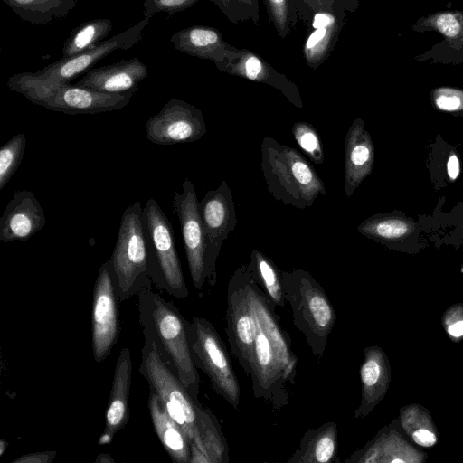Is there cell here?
<instances>
[{
    "mask_svg": "<svg viewBox=\"0 0 463 463\" xmlns=\"http://www.w3.org/2000/svg\"><path fill=\"white\" fill-rule=\"evenodd\" d=\"M137 296L145 339L155 344L161 359L190 394L198 399L200 377L190 349L188 320L176 306L153 291L152 284Z\"/></svg>",
    "mask_w": 463,
    "mask_h": 463,
    "instance_id": "6da1fadb",
    "label": "cell"
},
{
    "mask_svg": "<svg viewBox=\"0 0 463 463\" xmlns=\"http://www.w3.org/2000/svg\"><path fill=\"white\" fill-rule=\"evenodd\" d=\"M261 171L270 195L300 210L311 207L326 187L310 163L295 148L265 137L260 146Z\"/></svg>",
    "mask_w": 463,
    "mask_h": 463,
    "instance_id": "7a4b0ae2",
    "label": "cell"
},
{
    "mask_svg": "<svg viewBox=\"0 0 463 463\" xmlns=\"http://www.w3.org/2000/svg\"><path fill=\"white\" fill-rule=\"evenodd\" d=\"M150 17H145L127 30L104 40L97 47L85 52L61 58L34 72H20L7 80V86L14 91L24 95L33 102L39 97L62 84L70 83L109 53L129 50L142 40V31L147 25Z\"/></svg>",
    "mask_w": 463,
    "mask_h": 463,
    "instance_id": "3957f363",
    "label": "cell"
},
{
    "mask_svg": "<svg viewBox=\"0 0 463 463\" xmlns=\"http://www.w3.org/2000/svg\"><path fill=\"white\" fill-rule=\"evenodd\" d=\"M280 274L293 323L305 336L313 355L321 359L336 321L335 310L322 286L307 270L280 269Z\"/></svg>",
    "mask_w": 463,
    "mask_h": 463,
    "instance_id": "277c9868",
    "label": "cell"
},
{
    "mask_svg": "<svg viewBox=\"0 0 463 463\" xmlns=\"http://www.w3.org/2000/svg\"><path fill=\"white\" fill-rule=\"evenodd\" d=\"M142 224L146 245L147 274L152 283L175 298L188 297L173 227L153 198H149L143 207Z\"/></svg>",
    "mask_w": 463,
    "mask_h": 463,
    "instance_id": "5b68a950",
    "label": "cell"
},
{
    "mask_svg": "<svg viewBox=\"0 0 463 463\" xmlns=\"http://www.w3.org/2000/svg\"><path fill=\"white\" fill-rule=\"evenodd\" d=\"M139 201L122 213L114 250L109 258L119 302L151 285Z\"/></svg>",
    "mask_w": 463,
    "mask_h": 463,
    "instance_id": "8992f818",
    "label": "cell"
},
{
    "mask_svg": "<svg viewBox=\"0 0 463 463\" xmlns=\"http://www.w3.org/2000/svg\"><path fill=\"white\" fill-rule=\"evenodd\" d=\"M139 373L146 380L149 389L158 396L165 411L184 430L191 446L207 408L190 394L161 359L155 344L147 339L141 349Z\"/></svg>",
    "mask_w": 463,
    "mask_h": 463,
    "instance_id": "52a82bcc",
    "label": "cell"
},
{
    "mask_svg": "<svg viewBox=\"0 0 463 463\" xmlns=\"http://www.w3.org/2000/svg\"><path fill=\"white\" fill-rule=\"evenodd\" d=\"M188 337L194 364L210 379L214 391L238 409L241 389L226 346L213 324L203 317L188 321Z\"/></svg>",
    "mask_w": 463,
    "mask_h": 463,
    "instance_id": "ba28073f",
    "label": "cell"
},
{
    "mask_svg": "<svg viewBox=\"0 0 463 463\" xmlns=\"http://www.w3.org/2000/svg\"><path fill=\"white\" fill-rule=\"evenodd\" d=\"M246 266H239L228 281L226 335L232 354L245 373L250 375L257 322L245 288Z\"/></svg>",
    "mask_w": 463,
    "mask_h": 463,
    "instance_id": "9c48e42d",
    "label": "cell"
},
{
    "mask_svg": "<svg viewBox=\"0 0 463 463\" xmlns=\"http://www.w3.org/2000/svg\"><path fill=\"white\" fill-rule=\"evenodd\" d=\"M119 303L109 259L101 264L93 288L91 345L94 360L99 364L110 354L118 341Z\"/></svg>",
    "mask_w": 463,
    "mask_h": 463,
    "instance_id": "30bf717a",
    "label": "cell"
},
{
    "mask_svg": "<svg viewBox=\"0 0 463 463\" xmlns=\"http://www.w3.org/2000/svg\"><path fill=\"white\" fill-rule=\"evenodd\" d=\"M198 204L194 184L185 179L182 192L174 193L173 208L179 220L192 282L196 289L201 290L205 283H209V270L207 245Z\"/></svg>",
    "mask_w": 463,
    "mask_h": 463,
    "instance_id": "8fae6325",
    "label": "cell"
},
{
    "mask_svg": "<svg viewBox=\"0 0 463 463\" xmlns=\"http://www.w3.org/2000/svg\"><path fill=\"white\" fill-rule=\"evenodd\" d=\"M207 245L209 283L213 288L217 280L216 260L223 241L235 230L237 215L232 189L222 180L215 190L208 191L198 204Z\"/></svg>",
    "mask_w": 463,
    "mask_h": 463,
    "instance_id": "7c38bea8",
    "label": "cell"
},
{
    "mask_svg": "<svg viewBox=\"0 0 463 463\" xmlns=\"http://www.w3.org/2000/svg\"><path fill=\"white\" fill-rule=\"evenodd\" d=\"M206 131L202 111L177 98L169 99L146 123L147 139L162 146L194 142L202 138Z\"/></svg>",
    "mask_w": 463,
    "mask_h": 463,
    "instance_id": "4fadbf2b",
    "label": "cell"
},
{
    "mask_svg": "<svg viewBox=\"0 0 463 463\" xmlns=\"http://www.w3.org/2000/svg\"><path fill=\"white\" fill-rule=\"evenodd\" d=\"M413 32H436L443 40L415 57L419 61L442 65H463V10H439L418 18Z\"/></svg>",
    "mask_w": 463,
    "mask_h": 463,
    "instance_id": "5bb4252c",
    "label": "cell"
},
{
    "mask_svg": "<svg viewBox=\"0 0 463 463\" xmlns=\"http://www.w3.org/2000/svg\"><path fill=\"white\" fill-rule=\"evenodd\" d=\"M250 376L255 398L265 400L275 409L288 404L289 383L273 345L258 322Z\"/></svg>",
    "mask_w": 463,
    "mask_h": 463,
    "instance_id": "9a60e30c",
    "label": "cell"
},
{
    "mask_svg": "<svg viewBox=\"0 0 463 463\" xmlns=\"http://www.w3.org/2000/svg\"><path fill=\"white\" fill-rule=\"evenodd\" d=\"M134 94L135 92L107 93L67 83L50 90L33 103L52 111L70 115L96 114L126 107Z\"/></svg>",
    "mask_w": 463,
    "mask_h": 463,
    "instance_id": "2e32d148",
    "label": "cell"
},
{
    "mask_svg": "<svg viewBox=\"0 0 463 463\" xmlns=\"http://www.w3.org/2000/svg\"><path fill=\"white\" fill-rule=\"evenodd\" d=\"M216 68L232 76L269 85L279 90L296 108H303L298 87L285 74L275 70L270 63L250 50L233 46L225 61L216 65Z\"/></svg>",
    "mask_w": 463,
    "mask_h": 463,
    "instance_id": "e0dca14e",
    "label": "cell"
},
{
    "mask_svg": "<svg viewBox=\"0 0 463 463\" xmlns=\"http://www.w3.org/2000/svg\"><path fill=\"white\" fill-rule=\"evenodd\" d=\"M245 288L256 321L273 345L289 384H294L297 357L292 351L290 338L279 323L275 305L255 281L248 264L245 269Z\"/></svg>",
    "mask_w": 463,
    "mask_h": 463,
    "instance_id": "ac0fdd59",
    "label": "cell"
},
{
    "mask_svg": "<svg viewBox=\"0 0 463 463\" xmlns=\"http://www.w3.org/2000/svg\"><path fill=\"white\" fill-rule=\"evenodd\" d=\"M398 419L383 427L361 449L345 462L352 463H423L428 455L416 449L402 434Z\"/></svg>",
    "mask_w": 463,
    "mask_h": 463,
    "instance_id": "d6986e66",
    "label": "cell"
},
{
    "mask_svg": "<svg viewBox=\"0 0 463 463\" xmlns=\"http://www.w3.org/2000/svg\"><path fill=\"white\" fill-rule=\"evenodd\" d=\"M46 223L43 209L30 190L16 191L0 218V241H27Z\"/></svg>",
    "mask_w": 463,
    "mask_h": 463,
    "instance_id": "ffe728a7",
    "label": "cell"
},
{
    "mask_svg": "<svg viewBox=\"0 0 463 463\" xmlns=\"http://www.w3.org/2000/svg\"><path fill=\"white\" fill-rule=\"evenodd\" d=\"M374 146L361 118H355L349 127L344 151V192L350 198L362 182L368 177L374 165Z\"/></svg>",
    "mask_w": 463,
    "mask_h": 463,
    "instance_id": "44dd1931",
    "label": "cell"
},
{
    "mask_svg": "<svg viewBox=\"0 0 463 463\" xmlns=\"http://www.w3.org/2000/svg\"><path fill=\"white\" fill-rule=\"evenodd\" d=\"M148 69L137 57L91 68L75 85L102 92L122 94L136 92L141 81L147 78Z\"/></svg>",
    "mask_w": 463,
    "mask_h": 463,
    "instance_id": "7402d4cb",
    "label": "cell"
},
{
    "mask_svg": "<svg viewBox=\"0 0 463 463\" xmlns=\"http://www.w3.org/2000/svg\"><path fill=\"white\" fill-rule=\"evenodd\" d=\"M364 357L360 367L361 402L354 414L358 420L367 417L383 400L392 378L388 356L380 346L371 345L364 348Z\"/></svg>",
    "mask_w": 463,
    "mask_h": 463,
    "instance_id": "603a6c76",
    "label": "cell"
},
{
    "mask_svg": "<svg viewBox=\"0 0 463 463\" xmlns=\"http://www.w3.org/2000/svg\"><path fill=\"white\" fill-rule=\"evenodd\" d=\"M344 10H319L314 13L302 47V53L308 67L318 69L334 51L346 22Z\"/></svg>",
    "mask_w": 463,
    "mask_h": 463,
    "instance_id": "cb8c5ba5",
    "label": "cell"
},
{
    "mask_svg": "<svg viewBox=\"0 0 463 463\" xmlns=\"http://www.w3.org/2000/svg\"><path fill=\"white\" fill-rule=\"evenodd\" d=\"M132 380V359L128 347L120 350L116 362L112 386L106 411L105 429L99 444H107L129 420V398Z\"/></svg>",
    "mask_w": 463,
    "mask_h": 463,
    "instance_id": "d4e9b609",
    "label": "cell"
},
{
    "mask_svg": "<svg viewBox=\"0 0 463 463\" xmlns=\"http://www.w3.org/2000/svg\"><path fill=\"white\" fill-rule=\"evenodd\" d=\"M170 43L175 50L199 59L210 60L215 66L225 61L233 48L217 28L206 25L181 29L170 37Z\"/></svg>",
    "mask_w": 463,
    "mask_h": 463,
    "instance_id": "484cf974",
    "label": "cell"
},
{
    "mask_svg": "<svg viewBox=\"0 0 463 463\" xmlns=\"http://www.w3.org/2000/svg\"><path fill=\"white\" fill-rule=\"evenodd\" d=\"M417 228L415 221L402 213H378L363 221L356 230L368 239L402 250L404 242L415 233Z\"/></svg>",
    "mask_w": 463,
    "mask_h": 463,
    "instance_id": "4316f807",
    "label": "cell"
},
{
    "mask_svg": "<svg viewBox=\"0 0 463 463\" xmlns=\"http://www.w3.org/2000/svg\"><path fill=\"white\" fill-rule=\"evenodd\" d=\"M147 406L156 433L175 463H190V441L180 426L169 416L158 396L150 390Z\"/></svg>",
    "mask_w": 463,
    "mask_h": 463,
    "instance_id": "83f0119b",
    "label": "cell"
},
{
    "mask_svg": "<svg viewBox=\"0 0 463 463\" xmlns=\"http://www.w3.org/2000/svg\"><path fill=\"white\" fill-rule=\"evenodd\" d=\"M229 447L214 414L207 409L191 443L190 463H226Z\"/></svg>",
    "mask_w": 463,
    "mask_h": 463,
    "instance_id": "f1b7e54d",
    "label": "cell"
},
{
    "mask_svg": "<svg viewBox=\"0 0 463 463\" xmlns=\"http://www.w3.org/2000/svg\"><path fill=\"white\" fill-rule=\"evenodd\" d=\"M337 425L326 422L309 430L300 439L299 448L287 459L288 463L334 462L338 450Z\"/></svg>",
    "mask_w": 463,
    "mask_h": 463,
    "instance_id": "f546056e",
    "label": "cell"
},
{
    "mask_svg": "<svg viewBox=\"0 0 463 463\" xmlns=\"http://www.w3.org/2000/svg\"><path fill=\"white\" fill-rule=\"evenodd\" d=\"M403 433L416 445L431 448L438 442V430L430 411L418 403L399 410L398 418Z\"/></svg>",
    "mask_w": 463,
    "mask_h": 463,
    "instance_id": "4dcf8cb0",
    "label": "cell"
},
{
    "mask_svg": "<svg viewBox=\"0 0 463 463\" xmlns=\"http://www.w3.org/2000/svg\"><path fill=\"white\" fill-rule=\"evenodd\" d=\"M24 21L35 25L66 16L76 0H2Z\"/></svg>",
    "mask_w": 463,
    "mask_h": 463,
    "instance_id": "1f68e13d",
    "label": "cell"
},
{
    "mask_svg": "<svg viewBox=\"0 0 463 463\" xmlns=\"http://www.w3.org/2000/svg\"><path fill=\"white\" fill-rule=\"evenodd\" d=\"M250 273L276 307H285L286 299L281 281L280 269L272 260L257 249L250 255L248 263Z\"/></svg>",
    "mask_w": 463,
    "mask_h": 463,
    "instance_id": "d6a6232c",
    "label": "cell"
},
{
    "mask_svg": "<svg viewBox=\"0 0 463 463\" xmlns=\"http://www.w3.org/2000/svg\"><path fill=\"white\" fill-rule=\"evenodd\" d=\"M111 20L99 18L86 21L75 27L63 43L62 58H69L99 45L112 30Z\"/></svg>",
    "mask_w": 463,
    "mask_h": 463,
    "instance_id": "836d02e7",
    "label": "cell"
},
{
    "mask_svg": "<svg viewBox=\"0 0 463 463\" xmlns=\"http://www.w3.org/2000/svg\"><path fill=\"white\" fill-rule=\"evenodd\" d=\"M277 34L284 39L300 21L298 0H263Z\"/></svg>",
    "mask_w": 463,
    "mask_h": 463,
    "instance_id": "e575fe53",
    "label": "cell"
},
{
    "mask_svg": "<svg viewBox=\"0 0 463 463\" xmlns=\"http://www.w3.org/2000/svg\"><path fill=\"white\" fill-rule=\"evenodd\" d=\"M26 147V137L19 133L0 147V190H3L20 166Z\"/></svg>",
    "mask_w": 463,
    "mask_h": 463,
    "instance_id": "d590c367",
    "label": "cell"
},
{
    "mask_svg": "<svg viewBox=\"0 0 463 463\" xmlns=\"http://www.w3.org/2000/svg\"><path fill=\"white\" fill-rule=\"evenodd\" d=\"M292 135L298 146L313 163H324L323 145L317 130L312 124L305 121L295 122L292 126Z\"/></svg>",
    "mask_w": 463,
    "mask_h": 463,
    "instance_id": "8d00e7d4",
    "label": "cell"
},
{
    "mask_svg": "<svg viewBox=\"0 0 463 463\" xmlns=\"http://www.w3.org/2000/svg\"><path fill=\"white\" fill-rule=\"evenodd\" d=\"M232 24L251 22L257 24L260 20L259 0H209Z\"/></svg>",
    "mask_w": 463,
    "mask_h": 463,
    "instance_id": "74e56055",
    "label": "cell"
},
{
    "mask_svg": "<svg viewBox=\"0 0 463 463\" xmlns=\"http://www.w3.org/2000/svg\"><path fill=\"white\" fill-rule=\"evenodd\" d=\"M298 2L300 21L307 25L317 11L328 9L355 13L360 6V0H298Z\"/></svg>",
    "mask_w": 463,
    "mask_h": 463,
    "instance_id": "f35d334b",
    "label": "cell"
},
{
    "mask_svg": "<svg viewBox=\"0 0 463 463\" xmlns=\"http://www.w3.org/2000/svg\"><path fill=\"white\" fill-rule=\"evenodd\" d=\"M430 99L435 108L449 112H463V90L453 87L432 89Z\"/></svg>",
    "mask_w": 463,
    "mask_h": 463,
    "instance_id": "ab89813d",
    "label": "cell"
},
{
    "mask_svg": "<svg viewBox=\"0 0 463 463\" xmlns=\"http://www.w3.org/2000/svg\"><path fill=\"white\" fill-rule=\"evenodd\" d=\"M441 324L451 341L463 340V303L449 306L441 317Z\"/></svg>",
    "mask_w": 463,
    "mask_h": 463,
    "instance_id": "60d3db41",
    "label": "cell"
},
{
    "mask_svg": "<svg viewBox=\"0 0 463 463\" xmlns=\"http://www.w3.org/2000/svg\"><path fill=\"white\" fill-rule=\"evenodd\" d=\"M199 1L201 0H145L143 14L145 17L150 18L158 13H166L171 15L192 7Z\"/></svg>",
    "mask_w": 463,
    "mask_h": 463,
    "instance_id": "b9f144b4",
    "label": "cell"
},
{
    "mask_svg": "<svg viewBox=\"0 0 463 463\" xmlns=\"http://www.w3.org/2000/svg\"><path fill=\"white\" fill-rule=\"evenodd\" d=\"M56 457V451H40L20 456L13 463H50Z\"/></svg>",
    "mask_w": 463,
    "mask_h": 463,
    "instance_id": "7bdbcfd3",
    "label": "cell"
},
{
    "mask_svg": "<svg viewBox=\"0 0 463 463\" xmlns=\"http://www.w3.org/2000/svg\"><path fill=\"white\" fill-rule=\"evenodd\" d=\"M448 175L451 180L457 179L459 174V161L455 153H451L447 162Z\"/></svg>",
    "mask_w": 463,
    "mask_h": 463,
    "instance_id": "ee69618b",
    "label": "cell"
},
{
    "mask_svg": "<svg viewBox=\"0 0 463 463\" xmlns=\"http://www.w3.org/2000/svg\"><path fill=\"white\" fill-rule=\"evenodd\" d=\"M96 462L109 463V462H114V460L109 454L101 453V454L98 455V457L96 458Z\"/></svg>",
    "mask_w": 463,
    "mask_h": 463,
    "instance_id": "f6af8a7d",
    "label": "cell"
},
{
    "mask_svg": "<svg viewBox=\"0 0 463 463\" xmlns=\"http://www.w3.org/2000/svg\"><path fill=\"white\" fill-rule=\"evenodd\" d=\"M7 446H8V443L5 440L2 439L0 441V449H1L0 455H2L5 452V448H7Z\"/></svg>",
    "mask_w": 463,
    "mask_h": 463,
    "instance_id": "bcb514c9",
    "label": "cell"
}]
</instances>
